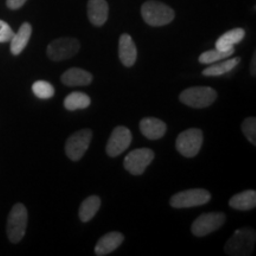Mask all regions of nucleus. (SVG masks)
Instances as JSON below:
<instances>
[{
  "instance_id": "obj_1",
  "label": "nucleus",
  "mask_w": 256,
  "mask_h": 256,
  "mask_svg": "<svg viewBox=\"0 0 256 256\" xmlns=\"http://www.w3.org/2000/svg\"><path fill=\"white\" fill-rule=\"evenodd\" d=\"M142 16L146 24L153 28L171 24L176 17L174 11L170 6L156 0H150L142 8Z\"/></svg>"
},
{
  "instance_id": "obj_2",
  "label": "nucleus",
  "mask_w": 256,
  "mask_h": 256,
  "mask_svg": "<svg viewBox=\"0 0 256 256\" xmlns=\"http://www.w3.org/2000/svg\"><path fill=\"white\" fill-rule=\"evenodd\" d=\"M256 232L252 228H243L236 232L226 242V254L232 256L252 255L255 247Z\"/></svg>"
},
{
  "instance_id": "obj_3",
  "label": "nucleus",
  "mask_w": 256,
  "mask_h": 256,
  "mask_svg": "<svg viewBox=\"0 0 256 256\" xmlns=\"http://www.w3.org/2000/svg\"><path fill=\"white\" fill-rule=\"evenodd\" d=\"M28 209L24 204H16L8 218V238L10 242L17 244L24 238L28 228Z\"/></svg>"
},
{
  "instance_id": "obj_4",
  "label": "nucleus",
  "mask_w": 256,
  "mask_h": 256,
  "mask_svg": "<svg viewBox=\"0 0 256 256\" xmlns=\"http://www.w3.org/2000/svg\"><path fill=\"white\" fill-rule=\"evenodd\" d=\"M182 104L191 108H206L217 100V92L210 87H192L182 92L179 96Z\"/></svg>"
},
{
  "instance_id": "obj_5",
  "label": "nucleus",
  "mask_w": 256,
  "mask_h": 256,
  "mask_svg": "<svg viewBox=\"0 0 256 256\" xmlns=\"http://www.w3.org/2000/svg\"><path fill=\"white\" fill-rule=\"evenodd\" d=\"M211 200V194L204 188H192L176 194L170 200L174 209H188V208L202 206Z\"/></svg>"
},
{
  "instance_id": "obj_6",
  "label": "nucleus",
  "mask_w": 256,
  "mask_h": 256,
  "mask_svg": "<svg viewBox=\"0 0 256 256\" xmlns=\"http://www.w3.org/2000/svg\"><path fill=\"white\" fill-rule=\"evenodd\" d=\"M80 49H81V44L76 38H58L48 46L46 54L48 57L54 62H60V60H66L78 55Z\"/></svg>"
},
{
  "instance_id": "obj_7",
  "label": "nucleus",
  "mask_w": 256,
  "mask_h": 256,
  "mask_svg": "<svg viewBox=\"0 0 256 256\" xmlns=\"http://www.w3.org/2000/svg\"><path fill=\"white\" fill-rule=\"evenodd\" d=\"M203 132L198 128H190L180 133L176 142L177 151L185 158H194L200 153L203 145Z\"/></svg>"
},
{
  "instance_id": "obj_8",
  "label": "nucleus",
  "mask_w": 256,
  "mask_h": 256,
  "mask_svg": "<svg viewBox=\"0 0 256 256\" xmlns=\"http://www.w3.org/2000/svg\"><path fill=\"white\" fill-rule=\"evenodd\" d=\"M92 138V133L89 130H82L72 134L66 144V156L72 162L81 160L90 146Z\"/></svg>"
},
{
  "instance_id": "obj_9",
  "label": "nucleus",
  "mask_w": 256,
  "mask_h": 256,
  "mask_svg": "<svg viewBox=\"0 0 256 256\" xmlns=\"http://www.w3.org/2000/svg\"><path fill=\"white\" fill-rule=\"evenodd\" d=\"M226 223V216L220 212H208L198 217L192 224L191 232L197 238H204L209 234L222 228Z\"/></svg>"
},
{
  "instance_id": "obj_10",
  "label": "nucleus",
  "mask_w": 256,
  "mask_h": 256,
  "mask_svg": "<svg viewBox=\"0 0 256 256\" xmlns=\"http://www.w3.org/2000/svg\"><path fill=\"white\" fill-rule=\"evenodd\" d=\"M154 152L150 148L134 150L124 158V168L133 176H142L154 159Z\"/></svg>"
},
{
  "instance_id": "obj_11",
  "label": "nucleus",
  "mask_w": 256,
  "mask_h": 256,
  "mask_svg": "<svg viewBox=\"0 0 256 256\" xmlns=\"http://www.w3.org/2000/svg\"><path fill=\"white\" fill-rule=\"evenodd\" d=\"M132 144V133L128 128L124 126L116 127L112 133V136L108 140L107 147H106V151L107 154L115 158V156H119L120 154L126 151Z\"/></svg>"
},
{
  "instance_id": "obj_12",
  "label": "nucleus",
  "mask_w": 256,
  "mask_h": 256,
  "mask_svg": "<svg viewBox=\"0 0 256 256\" xmlns=\"http://www.w3.org/2000/svg\"><path fill=\"white\" fill-rule=\"evenodd\" d=\"M110 6L106 0H89L88 18L94 26H104L108 20Z\"/></svg>"
},
{
  "instance_id": "obj_13",
  "label": "nucleus",
  "mask_w": 256,
  "mask_h": 256,
  "mask_svg": "<svg viewBox=\"0 0 256 256\" xmlns=\"http://www.w3.org/2000/svg\"><path fill=\"white\" fill-rule=\"evenodd\" d=\"M119 57L122 64L127 68L133 66L138 58V50L132 37L128 34H124L119 40Z\"/></svg>"
},
{
  "instance_id": "obj_14",
  "label": "nucleus",
  "mask_w": 256,
  "mask_h": 256,
  "mask_svg": "<svg viewBox=\"0 0 256 256\" xmlns=\"http://www.w3.org/2000/svg\"><path fill=\"white\" fill-rule=\"evenodd\" d=\"M140 130L147 139L159 140L166 134L168 126L164 121L156 119V118H145L140 122Z\"/></svg>"
},
{
  "instance_id": "obj_15",
  "label": "nucleus",
  "mask_w": 256,
  "mask_h": 256,
  "mask_svg": "<svg viewBox=\"0 0 256 256\" xmlns=\"http://www.w3.org/2000/svg\"><path fill=\"white\" fill-rule=\"evenodd\" d=\"M124 235L121 232H110L104 235V238H100L95 247V254L98 256H106L110 255V252L116 250L124 242Z\"/></svg>"
},
{
  "instance_id": "obj_16",
  "label": "nucleus",
  "mask_w": 256,
  "mask_h": 256,
  "mask_svg": "<svg viewBox=\"0 0 256 256\" xmlns=\"http://www.w3.org/2000/svg\"><path fill=\"white\" fill-rule=\"evenodd\" d=\"M60 80L68 87H84L92 82V75L83 69L72 68L63 74Z\"/></svg>"
},
{
  "instance_id": "obj_17",
  "label": "nucleus",
  "mask_w": 256,
  "mask_h": 256,
  "mask_svg": "<svg viewBox=\"0 0 256 256\" xmlns=\"http://www.w3.org/2000/svg\"><path fill=\"white\" fill-rule=\"evenodd\" d=\"M32 36V26L30 23H24L17 34L11 40V52L14 56L20 55L28 46Z\"/></svg>"
},
{
  "instance_id": "obj_18",
  "label": "nucleus",
  "mask_w": 256,
  "mask_h": 256,
  "mask_svg": "<svg viewBox=\"0 0 256 256\" xmlns=\"http://www.w3.org/2000/svg\"><path fill=\"white\" fill-rule=\"evenodd\" d=\"M244 36L246 31L243 28H232L218 38V40L216 42V49L222 51L235 49L236 44L241 43L244 40Z\"/></svg>"
},
{
  "instance_id": "obj_19",
  "label": "nucleus",
  "mask_w": 256,
  "mask_h": 256,
  "mask_svg": "<svg viewBox=\"0 0 256 256\" xmlns=\"http://www.w3.org/2000/svg\"><path fill=\"white\" fill-rule=\"evenodd\" d=\"M229 206L235 210L249 211L255 209L256 206V192L248 190L234 196L229 202Z\"/></svg>"
},
{
  "instance_id": "obj_20",
  "label": "nucleus",
  "mask_w": 256,
  "mask_h": 256,
  "mask_svg": "<svg viewBox=\"0 0 256 256\" xmlns=\"http://www.w3.org/2000/svg\"><path fill=\"white\" fill-rule=\"evenodd\" d=\"M240 62H241V58H240V57H236V58L228 60H223V62L220 60V62L214 63L212 66L204 70L203 75L206 76V78H216V76L226 75V74L232 72V70L238 66Z\"/></svg>"
},
{
  "instance_id": "obj_21",
  "label": "nucleus",
  "mask_w": 256,
  "mask_h": 256,
  "mask_svg": "<svg viewBox=\"0 0 256 256\" xmlns=\"http://www.w3.org/2000/svg\"><path fill=\"white\" fill-rule=\"evenodd\" d=\"M101 208V200L98 196L88 197L80 206V220L87 223L94 218Z\"/></svg>"
},
{
  "instance_id": "obj_22",
  "label": "nucleus",
  "mask_w": 256,
  "mask_h": 256,
  "mask_svg": "<svg viewBox=\"0 0 256 256\" xmlns=\"http://www.w3.org/2000/svg\"><path fill=\"white\" fill-rule=\"evenodd\" d=\"M90 104V98L87 94H84V92H72V94L66 96V100H64V107L70 112L86 110Z\"/></svg>"
},
{
  "instance_id": "obj_23",
  "label": "nucleus",
  "mask_w": 256,
  "mask_h": 256,
  "mask_svg": "<svg viewBox=\"0 0 256 256\" xmlns=\"http://www.w3.org/2000/svg\"><path fill=\"white\" fill-rule=\"evenodd\" d=\"M235 52V49L232 50H226V51H222V50H210L206 51V52L202 54L200 57V63L202 64H214L220 62V60H226L229 58L230 56L234 55Z\"/></svg>"
},
{
  "instance_id": "obj_24",
  "label": "nucleus",
  "mask_w": 256,
  "mask_h": 256,
  "mask_svg": "<svg viewBox=\"0 0 256 256\" xmlns=\"http://www.w3.org/2000/svg\"><path fill=\"white\" fill-rule=\"evenodd\" d=\"M32 92L40 100H49L55 95V88L46 81H37L32 86Z\"/></svg>"
},
{
  "instance_id": "obj_25",
  "label": "nucleus",
  "mask_w": 256,
  "mask_h": 256,
  "mask_svg": "<svg viewBox=\"0 0 256 256\" xmlns=\"http://www.w3.org/2000/svg\"><path fill=\"white\" fill-rule=\"evenodd\" d=\"M242 132L244 134L246 138L248 139L249 142L252 145H256V119L255 118H247L242 122Z\"/></svg>"
},
{
  "instance_id": "obj_26",
  "label": "nucleus",
  "mask_w": 256,
  "mask_h": 256,
  "mask_svg": "<svg viewBox=\"0 0 256 256\" xmlns=\"http://www.w3.org/2000/svg\"><path fill=\"white\" fill-rule=\"evenodd\" d=\"M14 32L12 28L4 20H0V43H8L14 37Z\"/></svg>"
},
{
  "instance_id": "obj_27",
  "label": "nucleus",
  "mask_w": 256,
  "mask_h": 256,
  "mask_svg": "<svg viewBox=\"0 0 256 256\" xmlns=\"http://www.w3.org/2000/svg\"><path fill=\"white\" fill-rule=\"evenodd\" d=\"M26 2L28 0H6V5H8V8L10 10H14V11H16V10L23 8Z\"/></svg>"
},
{
  "instance_id": "obj_28",
  "label": "nucleus",
  "mask_w": 256,
  "mask_h": 256,
  "mask_svg": "<svg viewBox=\"0 0 256 256\" xmlns=\"http://www.w3.org/2000/svg\"><path fill=\"white\" fill-rule=\"evenodd\" d=\"M250 70H252V75L256 76V54H254V56H252Z\"/></svg>"
}]
</instances>
